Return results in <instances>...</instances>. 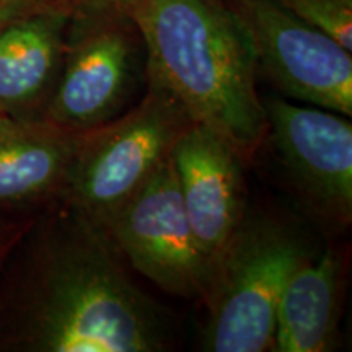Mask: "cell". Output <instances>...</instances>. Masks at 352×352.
Segmentation results:
<instances>
[{
  "mask_svg": "<svg viewBox=\"0 0 352 352\" xmlns=\"http://www.w3.org/2000/svg\"><path fill=\"white\" fill-rule=\"evenodd\" d=\"M0 284V349L165 352L173 320L122 270L103 228L57 199Z\"/></svg>",
  "mask_w": 352,
  "mask_h": 352,
  "instance_id": "cell-1",
  "label": "cell"
},
{
  "mask_svg": "<svg viewBox=\"0 0 352 352\" xmlns=\"http://www.w3.org/2000/svg\"><path fill=\"white\" fill-rule=\"evenodd\" d=\"M145 54V82L170 94L243 164L267 138L256 60L226 0H140L132 13Z\"/></svg>",
  "mask_w": 352,
  "mask_h": 352,
  "instance_id": "cell-2",
  "label": "cell"
},
{
  "mask_svg": "<svg viewBox=\"0 0 352 352\" xmlns=\"http://www.w3.org/2000/svg\"><path fill=\"white\" fill-rule=\"evenodd\" d=\"M315 256L310 240L280 217L245 210L202 303L208 310L201 349L264 352L274 340L276 310L289 277Z\"/></svg>",
  "mask_w": 352,
  "mask_h": 352,
  "instance_id": "cell-3",
  "label": "cell"
},
{
  "mask_svg": "<svg viewBox=\"0 0 352 352\" xmlns=\"http://www.w3.org/2000/svg\"><path fill=\"white\" fill-rule=\"evenodd\" d=\"M191 124L173 96L147 83L142 98L129 109L78 134L59 199L104 230L171 155L176 140Z\"/></svg>",
  "mask_w": 352,
  "mask_h": 352,
  "instance_id": "cell-4",
  "label": "cell"
},
{
  "mask_svg": "<svg viewBox=\"0 0 352 352\" xmlns=\"http://www.w3.org/2000/svg\"><path fill=\"white\" fill-rule=\"evenodd\" d=\"M142 41L132 19L70 20L65 51L43 120L74 134L95 129L132 107Z\"/></svg>",
  "mask_w": 352,
  "mask_h": 352,
  "instance_id": "cell-5",
  "label": "cell"
},
{
  "mask_svg": "<svg viewBox=\"0 0 352 352\" xmlns=\"http://www.w3.org/2000/svg\"><path fill=\"white\" fill-rule=\"evenodd\" d=\"M267 135L289 186L320 226L344 232L352 222V124L344 114L263 100Z\"/></svg>",
  "mask_w": 352,
  "mask_h": 352,
  "instance_id": "cell-6",
  "label": "cell"
},
{
  "mask_svg": "<svg viewBox=\"0 0 352 352\" xmlns=\"http://www.w3.org/2000/svg\"><path fill=\"white\" fill-rule=\"evenodd\" d=\"M104 232L120 256L158 289L186 300H204L212 264L192 233L171 155Z\"/></svg>",
  "mask_w": 352,
  "mask_h": 352,
  "instance_id": "cell-7",
  "label": "cell"
},
{
  "mask_svg": "<svg viewBox=\"0 0 352 352\" xmlns=\"http://www.w3.org/2000/svg\"><path fill=\"white\" fill-rule=\"evenodd\" d=\"M252 43L258 72L289 98L352 116V54L272 0H226Z\"/></svg>",
  "mask_w": 352,
  "mask_h": 352,
  "instance_id": "cell-8",
  "label": "cell"
},
{
  "mask_svg": "<svg viewBox=\"0 0 352 352\" xmlns=\"http://www.w3.org/2000/svg\"><path fill=\"white\" fill-rule=\"evenodd\" d=\"M171 162L192 233L214 271L246 210L243 160L215 132L192 122L176 140Z\"/></svg>",
  "mask_w": 352,
  "mask_h": 352,
  "instance_id": "cell-9",
  "label": "cell"
},
{
  "mask_svg": "<svg viewBox=\"0 0 352 352\" xmlns=\"http://www.w3.org/2000/svg\"><path fill=\"white\" fill-rule=\"evenodd\" d=\"M70 15L34 13L0 30V116L38 120L56 85Z\"/></svg>",
  "mask_w": 352,
  "mask_h": 352,
  "instance_id": "cell-10",
  "label": "cell"
},
{
  "mask_svg": "<svg viewBox=\"0 0 352 352\" xmlns=\"http://www.w3.org/2000/svg\"><path fill=\"white\" fill-rule=\"evenodd\" d=\"M333 248L315 254L289 277L276 310L272 352H329L338 346L344 280Z\"/></svg>",
  "mask_w": 352,
  "mask_h": 352,
  "instance_id": "cell-11",
  "label": "cell"
},
{
  "mask_svg": "<svg viewBox=\"0 0 352 352\" xmlns=\"http://www.w3.org/2000/svg\"><path fill=\"white\" fill-rule=\"evenodd\" d=\"M77 139L43 118L0 116V202L59 199Z\"/></svg>",
  "mask_w": 352,
  "mask_h": 352,
  "instance_id": "cell-12",
  "label": "cell"
},
{
  "mask_svg": "<svg viewBox=\"0 0 352 352\" xmlns=\"http://www.w3.org/2000/svg\"><path fill=\"white\" fill-rule=\"evenodd\" d=\"M352 51V0H272Z\"/></svg>",
  "mask_w": 352,
  "mask_h": 352,
  "instance_id": "cell-13",
  "label": "cell"
},
{
  "mask_svg": "<svg viewBox=\"0 0 352 352\" xmlns=\"http://www.w3.org/2000/svg\"><path fill=\"white\" fill-rule=\"evenodd\" d=\"M140 0H57L59 7L70 15V20L131 19Z\"/></svg>",
  "mask_w": 352,
  "mask_h": 352,
  "instance_id": "cell-14",
  "label": "cell"
},
{
  "mask_svg": "<svg viewBox=\"0 0 352 352\" xmlns=\"http://www.w3.org/2000/svg\"><path fill=\"white\" fill-rule=\"evenodd\" d=\"M57 7V0H0V30L13 21Z\"/></svg>",
  "mask_w": 352,
  "mask_h": 352,
  "instance_id": "cell-15",
  "label": "cell"
},
{
  "mask_svg": "<svg viewBox=\"0 0 352 352\" xmlns=\"http://www.w3.org/2000/svg\"><path fill=\"white\" fill-rule=\"evenodd\" d=\"M34 220H12L7 217H0V270L7 263L12 250L19 243L23 233L32 227Z\"/></svg>",
  "mask_w": 352,
  "mask_h": 352,
  "instance_id": "cell-16",
  "label": "cell"
}]
</instances>
